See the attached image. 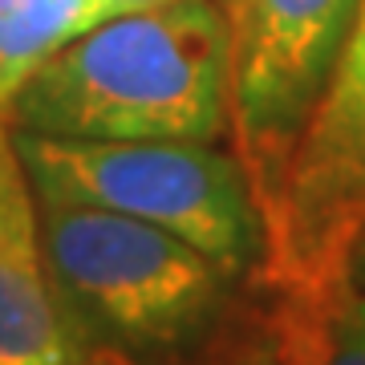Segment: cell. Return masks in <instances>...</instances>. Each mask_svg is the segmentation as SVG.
Here are the masks:
<instances>
[{
	"mask_svg": "<svg viewBox=\"0 0 365 365\" xmlns=\"http://www.w3.org/2000/svg\"><path fill=\"white\" fill-rule=\"evenodd\" d=\"M9 130L66 143L232 134V13L220 0L122 13L53 53L9 106Z\"/></svg>",
	"mask_w": 365,
	"mask_h": 365,
	"instance_id": "1",
	"label": "cell"
},
{
	"mask_svg": "<svg viewBox=\"0 0 365 365\" xmlns=\"http://www.w3.org/2000/svg\"><path fill=\"white\" fill-rule=\"evenodd\" d=\"M45 272L69 321L122 357L195 349L220 321L232 276L179 235L106 207L41 195Z\"/></svg>",
	"mask_w": 365,
	"mask_h": 365,
	"instance_id": "2",
	"label": "cell"
},
{
	"mask_svg": "<svg viewBox=\"0 0 365 365\" xmlns=\"http://www.w3.org/2000/svg\"><path fill=\"white\" fill-rule=\"evenodd\" d=\"M33 191L106 207L179 235L240 280L264 264V211L240 155L220 143H66L13 134Z\"/></svg>",
	"mask_w": 365,
	"mask_h": 365,
	"instance_id": "3",
	"label": "cell"
},
{
	"mask_svg": "<svg viewBox=\"0 0 365 365\" xmlns=\"http://www.w3.org/2000/svg\"><path fill=\"white\" fill-rule=\"evenodd\" d=\"M365 248V0L264 211L268 288H317Z\"/></svg>",
	"mask_w": 365,
	"mask_h": 365,
	"instance_id": "4",
	"label": "cell"
},
{
	"mask_svg": "<svg viewBox=\"0 0 365 365\" xmlns=\"http://www.w3.org/2000/svg\"><path fill=\"white\" fill-rule=\"evenodd\" d=\"M361 0H232V150L268 211Z\"/></svg>",
	"mask_w": 365,
	"mask_h": 365,
	"instance_id": "5",
	"label": "cell"
},
{
	"mask_svg": "<svg viewBox=\"0 0 365 365\" xmlns=\"http://www.w3.org/2000/svg\"><path fill=\"white\" fill-rule=\"evenodd\" d=\"M211 365H365V288L349 276L317 288H272Z\"/></svg>",
	"mask_w": 365,
	"mask_h": 365,
	"instance_id": "6",
	"label": "cell"
},
{
	"mask_svg": "<svg viewBox=\"0 0 365 365\" xmlns=\"http://www.w3.org/2000/svg\"><path fill=\"white\" fill-rule=\"evenodd\" d=\"M0 365H90L86 337L45 272L37 207L0 232Z\"/></svg>",
	"mask_w": 365,
	"mask_h": 365,
	"instance_id": "7",
	"label": "cell"
},
{
	"mask_svg": "<svg viewBox=\"0 0 365 365\" xmlns=\"http://www.w3.org/2000/svg\"><path fill=\"white\" fill-rule=\"evenodd\" d=\"M110 16L106 0H0V122L53 53Z\"/></svg>",
	"mask_w": 365,
	"mask_h": 365,
	"instance_id": "8",
	"label": "cell"
},
{
	"mask_svg": "<svg viewBox=\"0 0 365 365\" xmlns=\"http://www.w3.org/2000/svg\"><path fill=\"white\" fill-rule=\"evenodd\" d=\"M33 207H37V203H33V182H29L25 163L16 155L9 122H0V232L13 220L29 215Z\"/></svg>",
	"mask_w": 365,
	"mask_h": 365,
	"instance_id": "9",
	"label": "cell"
},
{
	"mask_svg": "<svg viewBox=\"0 0 365 365\" xmlns=\"http://www.w3.org/2000/svg\"><path fill=\"white\" fill-rule=\"evenodd\" d=\"M110 13L122 16V13H146V9H167V4H182V0H106Z\"/></svg>",
	"mask_w": 365,
	"mask_h": 365,
	"instance_id": "10",
	"label": "cell"
},
{
	"mask_svg": "<svg viewBox=\"0 0 365 365\" xmlns=\"http://www.w3.org/2000/svg\"><path fill=\"white\" fill-rule=\"evenodd\" d=\"M220 4H227V9H232V0H220Z\"/></svg>",
	"mask_w": 365,
	"mask_h": 365,
	"instance_id": "11",
	"label": "cell"
}]
</instances>
